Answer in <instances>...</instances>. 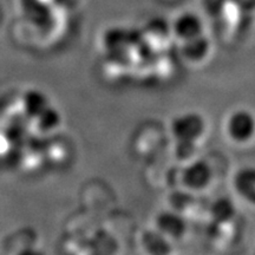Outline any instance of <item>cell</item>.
<instances>
[{
    "mask_svg": "<svg viewBox=\"0 0 255 255\" xmlns=\"http://www.w3.org/2000/svg\"><path fill=\"white\" fill-rule=\"evenodd\" d=\"M171 132L177 143L195 144L206 132V122L196 113H184L175 117L171 123Z\"/></svg>",
    "mask_w": 255,
    "mask_h": 255,
    "instance_id": "cell-1",
    "label": "cell"
},
{
    "mask_svg": "<svg viewBox=\"0 0 255 255\" xmlns=\"http://www.w3.org/2000/svg\"><path fill=\"white\" fill-rule=\"evenodd\" d=\"M226 131L235 143H247L255 136V116L251 111L240 109L229 115Z\"/></svg>",
    "mask_w": 255,
    "mask_h": 255,
    "instance_id": "cell-2",
    "label": "cell"
},
{
    "mask_svg": "<svg viewBox=\"0 0 255 255\" xmlns=\"http://www.w3.org/2000/svg\"><path fill=\"white\" fill-rule=\"evenodd\" d=\"M213 171L205 161H194L188 164L182 173V182L189 190H203L209 186Z\"/></svg>",
    "mask_w": 255,
    "mask_h": 255,
    "instance_id": "cell-3",
    "label": "cell"
},
{
    "mask_svg": "<svg viewBox=\"0 0 255 255\" xmlns=\"http://www.w3.org/2000/svg\"><path fill=\"white\" fill-rule=\"evenodd\" d=\"M156 229L169 240H180L187 232V223L175 212H162L156 218Z\"/></svg>",
    "mask_w": 255,
    "mask_h": 255,
    "instance_id": "cell-4",
    "label": "cell"
},
{
    "mask_svg": "<svg viewBox=\"0 0 255 255\" xmlns=\"http://www.w3.org/2000/svg\"><path fill=\"white\" fill-rule=\"evenodd\" d=\"M235 191L248 203L255 206V168H242L233 180Z\"/></svg>",
    "mask_w": 255,
    "mask_h": 255,
    "instance_id": "cell-5",
    "label": "cell"
},
{
    "mask_svg": "<svg viewBox=\"0 0 255 255\" xmlns=\"http://www.w3.org/2000/svg\"><path fill=\"white\" fill-rule=\"evenodd\" d=\"M202 21L199 18H196L195 15L189 13L178 17L174 24L175 34L178 37V39L183 41L202 36Z\"/></svg>",
    "mask_w": 255,
    "mask_h": 255,
    "instance_id": "cell-6",
    "label": "cell"
},
{
    "mask_svg": "<svg viewBox=\"0 0 255 255\" xmlns=\"http://www.w3.org/2000/svg\"><path fill=\"white\" fill-rule=\"evenodd\" d=\"M169 241L168 238L156 229L143 235L142 247L148 255H170L173 248Z\"/></svg>",
    "mask_w": 255,
    "mask_h": 255,
    "instance_id": "cell-7",
    "label": "cell"
},
{
    "mask_svg": "<svg viewBox=\"0 0 255 255\" xmlns=\"http://www.w3.org/2000/svg\"><path fill=\"white\" fill-rule=\"evenodd\" d=\"M235 214H237V209L233 201L228 197H220L215 200L210 207V216L219 225L231 222Z\"/></svg>",
    "mask_w": 255,
    "mask_h": 255,
    "instance_id": "cell-8",
    "label": "cell"
},
{
    "mask_svg": "<svg viewBox=\"0 0 255 255\" xmlns=\"http://www.w3.org/2000/svg\"><path fill=\"white\" fill-rule=\"evenodd\" d=\"M209 43L205 37L200 36L193 39L184 41L183 55L190 62L197 63L206 58L209 52Z\"/></svg>",
    "mask_w": 255,
    "mask_h": 255,
    "instance_id": "cell-9",
    "label": "cell"
},
{
    "mask_svg": "<svg viewBox=\"0 0 255 255\" xmlns=\"http://www.w3.org/2000/svg\"><path fill=\"white\" fill-rule=\"evenodd\" d=\"M24 110L27 116L36 119L41 111L45 110L49 107V100L45 96V94L39 90H30L27 91L24 96L23 100Z\"/></svg>",
    "mask_w": 255,
    "mask_h": 255,
    "instance_id": "cell-10",
    "label": "cell"
},
{
    "mask_svg": "<svg viewBox=\"0 0 255 255\" xmlns=\"http://www.w3.org/2000/svg\"><path fill=\"white\" fill-rule=\"evenodd\" d=\"M38 128L43 131H50V130L56 129L60 123V115L56 109H53L51 105L43 110L36 117Z\"/></svg>",
    "mask_w": 255,
    "mask_h": 255,
    "instance_id": "cell-11",
    "label": "cell"
},
{
    "mask_svg": "<svg viewBox=\"0 0 255 255\" xmlns=\"http://www.w3.org/2000/svg\"><path fill=\"white\" fill-rule=\"evenodd\" d=\"M18 255H43L40 252L34 251V250H25L23 252H20Z\"/></svg>",
    "mask_w": 255,
    "mask_h": 255,
    "instance_id": "cell-12",
    "label": "cell"
}]
</instances>
